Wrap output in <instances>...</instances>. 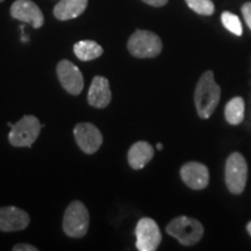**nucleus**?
<instances>
[{"label":"nucleus","mask_w":251,"mask_h":251,"mask_svg":"<svg viewBox=\"0 0 251 251\" xmlns=\"http://www.w3.org/2000/svg\"><path fill=\"white\" fill-rule=\"evenodd\" d=\"M203 226L196 219L188 216H178L166 226V233L177 238L183 246H194L201 240Z\"/></svg>","instance_id":"3"},{"label":"nucleus","mask_w":251,"mask_h":251,"mask_svg":"<svg viewBox=\"0 0 251 251\" xmlns=\"http://www.w3.org/2000/svg\"><path fill=\"white\" fill-rule=\"evenodd\" d=\"M142 1L150 6H153V7H163V6L168 4L169 0H142Z\"/></svg>","instance_id":"22"},{"label":"nucleus","mask_w":251,"mask_h":251,"mask_svg":"<svg viewBox=\"0 0 251 251\" xmlns=\"http://www.w3.org/2000/svg\"><path fill=\"white\" fill-rule=\"evenodd\" d=\"M89 105L94 108H106L112 101V91L107 78L96 76L87 93Z\"/></svg>","instance_id":"13"},{"label":"nucleus","mask_w":251,"mask_h":251,"mask_svg":"<svg viewBox=\"0 0 251 251\" xmlns=\"http://www.w3.org/2000/svg\"><path fill=\"white\" fill-rule=\"evenodd\" d=\"M136 248L140 251H155L162 241V234L158 225L150 218H142L137 222Z\"/></svg>","instance_id":"7"},{"label":"nucleus","mask_w":251,"mask_h":251,"mask_svg":"<svg viewBox=\"0 0 251 251\" xmlns=\"http://www.w3.org/2000/svg\"><path fill=\"white\" fill-rule=\"evenodd\" d=\"M225 178L229 192L233 194L243 192L248 179V164L242 153L233 152L228 157Z\"/></svg>","instance_id":"6"},{"label":"nucleus","mask_w":251,"mask_h":251,"mask_svg":"<svg viewBox=\"0 0 251 251\" xmlns=\"http://www.w3.org/2000/svg\"><path fill=\"white\" fill-rule=\"evenodd\" d=\"M89 0H61L54 7V15L59 21L76 19L85 12Z\"/></svg>","instance_id":"15"},{"label":"nucleus","mask_w":251,"mask_h":251,"mask_svg":"<svg viewBox=\"0 0 251 251\" xmlns=\"http://www.w3.org/2000/svg\"><path fill=\"white\" fill-rule=\"evenodd\" d=\"M41 128L42 125L36 117L25 115L11 127V131L8 134L9 143L17 148H30L31 144L39 139Z\"/></svg>","instance_id":"5"},{"label":"nucleus","mask_w":251,"mask_h":251,"mask_svg":"<svg viewBox=\"0 0 251 251\" xmlns=\"http://www.w3.org/2000/svg\"><path fill=\"white\" fill-rule=\"evenodd\" d=\"M128 50L136 58H153L162 52L161 37L150 30L137 29L129 37Z\"/></svg>","instance_id":"4"},{"label":"nucleus","mask_w":251,"mask_h":251,"mask_svg":"<svg viewBox=\"0 0 251 251\" xmlns=\"http://www.w3.org/2000/svg\"><path fill=\"white\" fill-rule=\"evenodd\" d=\"M36 247L30 246V244L27 243H18L13 247V251H37Z\"/></svg>","instance_id":"21"},{"label":"nucleus","mask_w":251,"mask_h":251,"mask_svg":"<svg viewBox=\"0 0 251 251\" xmlns=\"http://www.w3.org/2000/svg\"><path fill=\"white\" fill-rule=\"evenodd\" d=\"M75 140L83 152L92 155L101 147L103 137L101 131L90 122H80L74 128Z\"/></svg>","instance_id":"9"},{"label":"nucleus","mask_w":251,"mask_h":251,"mask_svg":"<svg viewBox=\"0 0 251 251\" xmlns=\"http://www.w3.org/2000/svg\"><path fill=\"white\" fill-rule=\"evenodd\" d=\"M157 149H158V150H163V144H162V143L157 144Z\"/></svg>","instance_id":"24"},{"label":"nucleus","mask_w":251,"mask_h":251,"mask_svg":"<svg viewBox=\"0 0 251 251\" xmlns=\"http://www.w3.org/2000/svg\"><path fill=\"white\" fill-rule=\"evenodd\" d=\"M225 117L228 124L237 126L244 120V100L241 97H235L229 100L225 109Z\"/></svg>","instance_id":"17"},{"label":"nucleus","mask_w":251,"mask_h":251,"mask_svg":"<svg viewBox=\"0 0 251 251\" xmlns=\"http://www.w3.org/2000/svg\"><path fill=\"white\" fill-rule=\"evenodd\" d=\"M2 1H4V0H0V2H2Z\"/></svg>","instance_id":"25"},{"label":"nucleus","mask_w":251,"mask_h":251,"mask_svg":"<svg viewBox=\"0 0 251 251\" xmlns=\"http://www.w3.org/2000/svg\"><path fill=\"white\" fill-rule=\"evenodd\" d=\"M180 177L188 187L196 191L203 190L209 183L208 169L199 162H188L181 166Z\"/></svg>","instance_id":"12"},{"label":"nucleus","mask_w":251,"mask_h":251,"mask_svg":"<svg viewBox=\"0 0 251 251\" xmlns=\"http://www.w3.org/2000/svg\"><path fill=\"white\" fill-rule=\"evenodd\" d=\"M188 7L200 15H212L215 11L212 0H185Z\"/></svg>","instance_id":"19"},{"label":"nucleus","mask_w":251,"mask_h":251,"mask_svg":"<svg viewBox=\"0 0 251 251\" xmlns=\"http://www.w3.org/2000/svg\"><path fill=\"white\" fill-rule=\"evenodd\" d=\"M152 146L146 141H139L130 147L128 151V163L134 170H141L153 157Z\"/></svg>","instance_id":"14"},{"label":"nucleus","mask_w":251,"mask_h":251,"mask_svg":"<svg viewBox=\"0 0 251 251\" xmlns=\"http://www.w3.org/2000/svg\"><path fill=\"white\" fill-rule=\"evenodd\" d=\"M90 227V214L86 206L79 200H74L63 215V230L67 236L81 238Z\"/></svg>","instance_id":"2"},{"label":"nucleus","mask_w":251,"mask_h":251,"mask_svg":"<svg viewBox=\"0 0 251 251\" xmlns=\"http://www.w3.org/2000/svg\"><path fill=\"white\" fill-rule=\"evenodd\" d=\"M74 52L80 61L89 62L100 57L102 55L103 49L96 41L83 40L74 46Z\"/></svg>","instance_id":"16"},{"label":"nucleus","mask_w":251,"mask_h":251,"mask_svg":"<svg viewBox=\"0 0 251 251\" xmlns=\"http://www.w3.org/2000/svg\"><path fill=\"white\" fill-rule=\"evenodd\" d=\"M221 21L222 25H224L230 33L235 34L236 36H242V24H241L240 18H238L236 14L230 13V12H224V13L221 14Z\"/></svg>","instance_id":"18"},{"label":"nucleus","mask_w":251,"mask_h":251,"mask_svg":"<svg viewBox=\"0 0 251 251\" xmlns=\"http://www.w3.org/2000/svg\"><path fill=\"white\" fill-rule=\"evenodd\" d=\"M30 216L24 209L14 206L0 207V231H19L28 227Z\"/></svg>","instance_id":"11"},{"label":"nucleus","mask_w":251,"mask_h":251,"mask_svg":"<svg viewBox=\"0 0 251 251\" xmlns=\"http://www.w3.org/2000/svg\"><path fill=\"white\" fill-rule=\"evenodd\" d=\"M11 15L15 20L23 21L39 29L45 24L42 11L31 0H15L11 6Z\"/></svg>","instance_id":"10"},{"label":"nucleus","mask_w":251,"mask_h":251,"mask_svg":"<svg viewBox=\"0 0 251 251\" xmlns=\"http://www.w3.org/2000/svg\"><path fill=\"white\" fill-rule=\"evenodd\" d=\"M221 98V89L216 84L214 74L206 71L198 81L194 91V103L197 112L201 119H208L218 107Z\"/></svg>","instance_id":"1"},{"label":"nucleus","mask_w":251,"mask_h":251,"mask_svg":"<svg viewBox=\"0 0 251 251\" xmlns=\"http://www.w3.org/2000/svg\"><path fill=\"white\" fill-rule=\"evenodd\" d=\"M247 229H248V233H249V234L251 235V221L249 222V224H248V227H247Z\"/></svg>","instance_id":"23"},{"label":"nucleus","mask_w":251,"mask_h":251,"mask_svg":"<svg viewBox=\"0 0 251 251\" xmlns=\"http://www.w3.org/2000/svg\"><path fill=\"white\" fill-rule=\"evenodd\" d=\"M242 14L248 27L251 29V1L246 2V4L242 6Z\"/></svg>","instance_id":"20"},{"label":"nucleus","mask_w":251,"mask_h":251,"mask_svg":"<svg viewBox=\"0 0 251 251\" xmlns=\"http://www.w3.org/2000/svg\"><path fill=\"white\" fill-rule=\"evenodd\" d=\"M56 74L63 89L72 96H79L84 89V77L77 65L68 59H62L56 68Z\"/></svg>","instance_id":"8"}]
</instances>
